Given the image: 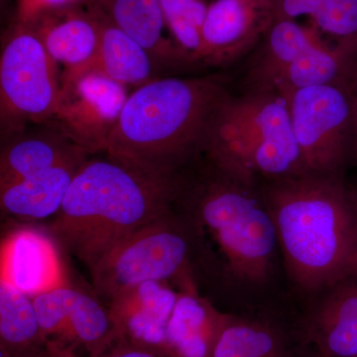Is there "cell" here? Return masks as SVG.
I'll use <instances>...</instances> for the list:
<instances>
[{"label":"cell","instance_id":"10","mask_svg":"<svg viewBox=\"0 0 357 357\" xmlns=\"http://www.w3.org/2000/svg\"><path fill=\"white\" fill-rule=\"evenodd\" d=\"M40 328L48 342L89 357H98L117 342L109 307L69 284L32 298Z\"/></svg>","mask_w":357,"mask_h":357},{"label":"cell","instance_id":"2","mask_svg":"<svg viewBox=\"0 0 357 357\" xmlns=\"http://www.w3.org/2000/svg\"><path fill=\"white\" fill-rule=\"evenodd\" d=\"M229 93V79L220 75L156 77L128 96L105 153L176 182L204 154L211 122Z\"/></svg>","mask_w":357,"mask_h":357},{"label":"cell","instance_id":"3","mask_svg":"<svg viewBox=\"0 0 357 357\" xmlns=\"http://www.w3.org/2000/svg\"><path fill=\"white\" fill-rule=\"evenodd\" d=\"M289 276L325 290L351 271L357 255V190L344 173L306 172L260 181Z\"/></svg>","mask_w":357,"mask_h":357},{"label":"cell","instance_id":"9","mask_svg":"<svg viewBox=\"0 0 357 357\" xmlns=\"http://www.w3.org/2000/svg\"><path fill=\"white\" fill-rule=\"evenodd\" d=\"M128 96V86L96 69L61 75L57 109L49 124L89 154L105 152Z\"/></svg>","mask_w":357,"mask_h":357},{"label":"cell","instance_id":"18","mask_svg":"<svg viewBox=\"0 0 357 357\" xmlns=\"http://www.w3.org/2000/svg\"><path fill=\"white\" fill-rule=\"evenodd\" d=\"M324 41L310 26L276 20L248 56L244 89H264L301 55Z\"/></svg>","mask_w":357,"mask_h":357},{"label":"cell","instance_id":"30","mask_svg":"<svg viewBox=\"0 0 357 357\" xmlns=\"http://www.w3.org/2000/svg\"><path fill=\"white\" fill-rule=\"evenodd\" d=\"M347 86L351 91L352 109H354V124H352L351 155L356 160L357 169V60L352 66L347 77Z\"/></svg>","mask_w":357,"mask_h":357},{"label":"cell","instance_id":"16","mask_svg":"<svg viewBox=\"0 0 357 357\" xmlns=\"http://www.w3.org/2000/svg\"><path fill=\"white\" fill-rule=\"evenodd\" d=\"M96 6L121 31L149 53L156 65H191L171 37L160 0H96ZM169 32V31H168Z\"/></svg>","mask_w":357,"mask_h":357},{"label":"cell","instance_id":"20","mask_svg":"<svg viewBox=\"0 0 357 357\" xmlns=\"http://www.w3.org/2000/svg\"><path fill=\"white\" fill-rule=\"evenodd\" d=\"M356 60V45L321 41L279 73L264 89L288 95L297 89L337 83L347 76Z\"/></svg>","mask_w":357,"mask_h":357},{"label":"cell","instance_id":"32","mask_svg":"<svg viewBox=\"0 0 357 357\" xmlns=\"http://www.w3.org/2000/svg\"><path fill=\"white\" fill-rule=\"evenodd\" d=\"M352 269H357V255L356 256V258H354V262H352Z\"/></svg>","mask_w":357,"mask_h":357},{"label":"cell","instance_id":"7","mask_svg":"<svg viewBox=\"0 0 357 357\" xmlns=\"http://www.w3.org/2000/svg\"><path fill=\"white\" fill-rule=\"evenodd\" d=\"M58 66L34 30L17 23L0 59L2 129L20 132L26 124L51 121L60 95Z\"/></svg>","mask_w":357,"mask_h":357},{"label":"cell","instance_id":"28","mask_svg":"<svg viewBox=\"0 0 357 357\" xmlns=\"http://www.w3.org/2000/svg\"><path fill=\"white\" fill-rule=\"evenodd\" d=\"M321 0H274L276 20H296L307 16L311 18Z\"/></svg>","mask_w":357,"mask_h":357},{"label":"cell","instance_id":"11","mask_svg":"<svg viewBox=\"0 0 357 357\" xmlns=\"http://www.w3.org/2000/svg\"><path fill=\"white\" fill-rule=\"evenodd\" d=\"M275 20L274 0H215L204 20L198 64L229 67L248 57Z\"/></svg>","mask_w":357,"mask_h":357},{"label":"cell","instance_id":"4","mask_svg":"<svg viewBox=\"0 0 357 357\" xmlns=\"http://www.w3.org/2000/svg\"><path fill=\"white\" fill-rule=\"evenodd\" d=\"M176 192L177 181L158 180L107 155L86 159L46 230L91 270L122 239L172 210Z\"/></svg>","mask_w":357,"mask_h":357},{"label":"cell","instance_id":"31","mask_svg":"<svg viewBox=\"0 0 357 357\" xmlns=\"http://www.w3.org/2000/svg\"><path fill=\"white\" fill-rule=\"evenodd\" d=\"M29 357H79L76 351L66 347L64 345L47 342L42 349Z\"/></svg>","mask_w":357,"mask_h":357},{"label":"cell","instance_id":"13","mask_svg":"<svg viewBox=\"0 0 357 357\" xmlns=\"http://www.w3.org/2000/svg\"><path fill=\"white\" fill-rule=\"evenodd\" d=\"M27 25L53 60L64 67L61 75L95 69L102 32V15L96 4L89 10L76 4L47 11Z\"/></svg>","mask_w":357,"mask_h":357},{"label":"cell","instance_id":"29","mask_svg":"<svg viewBox=\"0 0 357 357\" xmlns=\"http://www.w3.org/2000/svg\"><path fill=\"white\" fill-rule=\"evenodd\" d=\"M98 357H164L158 352L129 342L117 340Z\"/></svg>","mask_w":357,"mask_h":357},{"label":"cell","instance_id":"27","mask_svg":"<svg viewBox=\"0 0 357 357\" xmlns=\"http://www.w3.org/2000/svg\"><path fill=\"white\" fill-rule=\"evenodd\" d=\"M84 0H18L17 17L20 24H30L47 11L76 6Z\"/></svg>","mask_w":357,"mask_h":357},{"label":"cell","instance_id":"8","mask_svg":"<svg viewBox=\"0 0 357 357\" xmlns=\"http://www.w3.org/2000/svg\"><path fill=\"white\" fill-rule=\"evenodd\" d=\"M347 77L337 83L285 95L296 139L310 172L344 173L351 155L354 124Z\"/></svg>","mask_w":357,"mask_h":357},{"label":"cell","instance_id":"14","mask_svg":"<svg viewBox=\"0 0 357 357\" xmlns=\"http://www.w3.org/2000/svg\"><path fill=\"white\" fill-rule=\"evenodd\" d=\"M178 295L168 282L150 281L129 288L109 301L117 340L164 356L167 328ZM165 357V356H164Z\"/></svg>","mask_w":357,"mask_h":357},{"label":"cell","instance_id":"22","mask_svg":"<svg viewBox=\"0 0 357 357\" xmlns=\"http://www.w3.org/2000/svg\"><path fill=\"white\" fill-rule=\"evenodd\" d=\"M100 13L102 40L95 69L128 88L137 89L154 79L156 63L149 53Z\"/></svg>","mask_w":357,"mask_h":357},{"label":"cell","instance_id":"25","mask_svg":"<svg viewBox=\"0 0 357 357\" xmlns=\"http://www.w3.org/2000/svg\"><path fill=\"white\" fill-rule=\"evenodd\" d=\"M273 349V338L265 331L223 318L210 357H267Z\"/></svg>","mask_w":357,"mask_h":357},{"label":"cell","instance_id":"19","mask_svg":"<svg viewBox=\"0 0 357 357\" xmlns=\"http://www.w3.org/2000/svg\"><path fill=\"white\" fill-rule=\"evenodd\" d=\"M83 153L88 152L77 146L55 128L43 132L20 136L2 149L0 189Z\"/></svg>","mask_w":357,"mask_h":357},{"label":"cell","instance_id":"6","mask_svg":"<svg viewBox=\"0 0 357 357\" xmlns=\"http://www.w3.org/2000/svg\"><path fill=\"white\" fill-rule=\"evenodd\" d=\"M194 238L175 208L129 234L89 270L96 293L107 301L145 282L178 281L191 274Z\"/></svg>","mask_w":357,"mask_h":357},{"label":"cell","instance_id":"5","mask_svg":"<svg viewBox=\"0 0 357 357\" xmlns=\"http://www.w3.org/2000/svg\"><path fill=\"white\" fill-rule=\"evenodd\" d=\"M204 153L248 169L260 181L309 172L295 132L287 96L273 89L229 93L220 103Z\"/></svg>","mask_w":357,"mask_h":357},{"label":"cell","instance_id":"24","mask_svg":"<svg viewBox=\"0 0 357 357\" xmlns=\"http://www.w3.org/2000/svg\"><path fill=\"white\" fill-rule=\"evenodd\" d=\"M169 34L191 65L198 64L208 4L204 0H160Z\"/></svg>","mask_w":357,"mask_h":357},{"label":"cell","instance_id":"21","mask_svg":"<svg viewBox=\"0 0 357 357\" xmlns=\"http://www.w3.org/2000/svg\"><path fill=\"white\" fill-rule=\"evenodd\" d=\"M47 342L32 298L0 280V357H29Z\"/></svg>","mask_w":357,"mask_h":357},{"label":"cell","instance_id":"12","mask_svg":"<svg viewBox=\"0 0 357 357\" xmlns=\"http://www.w3.org/2000/svg\"><path fill=\"white\" fill-rule=\"evenodd\" d=\"M59 248L47 230L29 225L9 230L0 248V280L30 298L68 285Z\"/></svg>","mask_w":357,"mask_h":357},{"label":"cell","instance_id":"17","mask_svg":"<svg viewBox=\"0 0 357 357\" xmlns=\"http://www.w3.org/2000/svg\"><path fill=\"white\" fill-rule=\"evenodd\" d=\"M222 317L198 293L194 279L180 286L167 328L165 357H210Z\"/></svg>","mask_w":357,"mask_h":357},{"label":"cell","instance_id":"23","mask_svg":"<svg viewBox=\"0 0 357 357\" xmlns=\"http://www.w3.org/2000/svg\"><path fill=\"white\" fill-rule=\"evenodd\" d=\"M325 290L321 319L328 349L337 356L357 357V269Z\"/></svg>","mask_w":357,"mask_h":357},{"label":"cell","instance_id":"26","mask_svg":"<svg viewBox=\"0 0 357 357\" xmlns=\"http://www.w3.org/2000/svg\"><path fill=\"white\" fill-rule=\"evenodd\" d=\"M310 27L332 44L357 46V0H321Z\"/></svg>","mask_w":357,"mask_h":357},{"label":"cell","instance_id":"15","mask_svg":"<svg viewBox=\"0 0 357 357\" xmlns=\"http://www.w3.org/2000/svg\"><path fill=\"white\" fill-rule=\"evenodd\" d=\"M88 155H77L44 172L0 189L2 213L23 222H35L57 215L73 178Z\"/></svg>","mask_w":357,"mask_h":357},{"label":"cell","instance_id":"1","mask_svg":"<svg viewBox=\"0 0 357 357\" xmlns=\"http://www.w3.org/2000/svg\"><path fill=\"white\" fill-rule=\"evenodd\" d=\"M173 206L194 243L210 244L229 278L266 280L278 241L255 174L203 154L178 175Z\"/></svg>","mask_w":357,"mask_h":357}]
</instances>
